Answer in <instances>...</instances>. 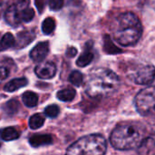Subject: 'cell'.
<instances>
[{"instance_id":"cell-15","label":"cell","mask_w":155,"mask_h":155,"mask_svg":"<svg viewBox=\"0 0 155 155\" xmlns=\"http://www.w3.org/2000/svg\"><path fill=\"white\" fill-rule=\"evenodd\" d=\"M22 100L25 106L32 108V107L36 106V104L38 103V96L35 93L28 91V92L24 93V94L22 96Z\"/></svg>"},{"instance_id":"cell-8","label":"cell","mask_w":155,"mask_h":155,"mask_svg":"<svg viewBox=\"0 0 155 155\" xmlns=\"http://www.w3.org/2000/svg\"><path fill=\"white\" fill-rule=\"evenodd\" d=\"M35 73L41 79H51L56 74V66L53 62H45L35 67Z\"/></svg>"},{"instance_id":"cell-13","label":"cell","mask_w":155,"mask_h":155,"mask_svg":"<svg viewBox=\"0 0 155 155\" xmlns=\"http://www.w3.org/2000/svg\"><path fill=\"white\" fill-rule=\"evenodd\" d=\"M28 84L27 82V79L25 78V77H22V78H15L13 80H11L10 82H8L5 87H4V90L6 91V92H9V93H12V92H15L24 86H25L26 84Z\"/></svg>"},{"instance_id":"cell-19","label":"cell","mask_w":155,"mask_h":155,"mask_svg":"<svg viewBox=\"0 0 155 155\" xmlns=\"http://www.w3.org/2000/svg\"><path fill=\"white\" fill-rule=\"evenodd\" d=\"M44 124H45V118L40 114H34L29 120V127L33 130L42 127Z\"/></svg>"},{"instance_id":"cell-10","label":"cell","mask_w":155,"mask_h":155,"mask_svg":"<svg viewBox=\"0 0 155 155\" xmlns=\"http://www.w3.org/2000/svg\"><path fill=\"white\" fill-rule=\"evenodd\" d=\"M35 38V32L34 30H25L17 34L15 48L21 49L28 45Z\"/></svg>"},{"instance_id":"cell-2","label":"cell","mask_w":155,"mask_h":155,"mask_svg":"<svg viewBox=\"0 0 155 155\" xmlns=\"http://www.w3.org/2000/svg\"><path fill=\"white\" fill-rule=\"evenodd\" d=\"M113 36L115 41L124 45H135L143 35V25L136 15L132 12L121 14L113 25Z\"/></svg>"},{"instance_id":"cell-4","label":"cell","mask_w":155,"mask_h":155,"mask_svg":"<svg viewBox=\"0 0 155 155\" xmlns=\"http://www.w3.org/2000/svg\"><path fill=\"white\" fill-rule=\"evenodd\" d=\"M107 143L101 134H89L74 142L65 155H105Z\"/></svg>"},{"instance_id":"cell-3","label":"cell","mask_w":155,"mask_h":155,"mask_svg":"<svg viewBox=\"0 0 155 155\" xmlns=\"http://www.w3.org/2000/svg\"><path fill=\"white\" fill-rule=\"evenodd\" d=\"M144 138L145 131L143 126L135 123H123L113 130L110 142L116 150L128 151L141 146Z\"/></svg>"},{"instance_id":"cell-11","label":"cell","mask_w":155,"mask_h":155,"mask_svg":"<svg viewBox=\"0 0 155 155\" xmlns=\"http://www.w3.org/2000/svg\"><path fill=\"white\" fill-rule=\"evenodd\" d=\"M92 48V44L91 43H87L85 45V49L84 52L79 56V58L76 61V64L80 67H85L88 64H90L92 63V61L94 60V54L91 50Z\"/></svg>"},{"instance_id":"cell-1","label":"cell","mask_w":155,"mask_h":155,"mask_svg":"<svg viewBox=\"0 0 155 155\" xmlns=\"http://www.w3.org/2000/svg\"><path fill=\"white\" fill-rule=\"evenodd\" d=\"M120 79L115 73L107 68H95L88 75L85 92L92 98L106 97L117 91Z\"/></svg>"},{"instance_id":"cell-27","label":"cell","mask_w":155,"mask_h":155,"mask_svg":"<svg viewBox=\"0 0 155 155\" xmlns=\"http://www.w3.org/2000/svg\"><path fill=\"white\" fill-rule=\"evenodd\" d=\"M1 9H2V3L0 1V14H1Z\"/></svg>"},{"instance_id":"cell-24","label":"cell","mask_w":155,"mask_h":155,"mask_svg":"<svg viewBox=\"0 0 155 155\" xmlns=\"http://www.w3.org/2000/svg\"><path fill=\"white\" fill-rule=\"evenodd\" d=\"M49 7L53 11L60 10L64 5V0H49Z\"/></svg>"},{"instance_id":"cell-7","label":"cell","mask_w":155,"mask_h":155,"mask_svg":"<svg viewBox=\"0 0 155 155\" xmlns=\"http://www.w3.org/2000/svg\"><path fill=\"white\" fill-rule=\"evenodd\" d=\"M129 77L137 84H150L155 79V67L153 64L141 65L130 73Z\"/></svg>"},{"instance_id":"cell-29","label":"cell","mask_w":155,"mask_h":155,"mask_svg":"<svg viewBox=\"0 0 155 155\" xmlns=\"http://www.w3.org/2000/svg\"><path fill=\"white\" fill-rule=\"evenodd\" d=\"M154 113H155V112H154Z\"/></svg>"},{"instance_id":"cell-28","label":"cell","mask_w":155,"mask_h":155,"mask_svg":"<svg viewBox=\"0 0 155 155\" xmlns=\"http://www.w3.org/2000/svg\"><path fill=\"white\" fill-rule=\"evenodd\" d=\"M152 2H153V3H155V0H151Z\"/></svg>"},{"instance_id":"cell-9","label":"cell","mask_w":155,"mask_h":155,"mask_svg":"<svg viewBox=\"0 0 155 155\" xmlns=\"http://www.w3.org/2000/svg\"><path fill=\"white\" fill-rule=\"evenodd\" d=\"M49 53L48 42L38 43L30 52V58L34 62H42Z\"/></svg>"},{"instance_id":"cell-26","label":"cell","mask_w":155,"mask_h":155,"mask_svg":"<svg viewBox=\"0 0 155 155\" xmlns=\"http://www.w3.org/2000/svg\"><path fill=\"white\" fill-rule=\"evenodd\" d=\"M35 5L39 11V13H41L44 10V6L45 5V0H35Z\"/></svg>"},{"instance_id":"cell-17","label":"cell","mask_w":155,"mask_h":155,"mask_svg":"<svg viewBox=\"0 0 155 155\" xmlns=\"http://www.w3.org/2000/svg\"><path fill=\"white\" fill-rule=\"evenodd\" d=\"M20 136L18 131L14 128V127H7L5 129H4L1 133V138L4 141H13V140H16L18 139Z\"/></svg>"},{"instance_id":"cell-20","label":"cell","mask_w":155,"mask_h":155,"mask_svg":"<svg viewBox=\"0 0 155 155\" xmlns=\"http://www.w3.org/2000/svg\"><path fill=\"white\" fill-rule=\"evenodd\" d=\"M69 82L75 86H80L84 82L83 74L79 71H73L69 75Z\"/></svg>"},{"instance_id":"cell-25","label":"cell","mask_w":155,"mask_h":155,"mask_svg":"<svg viewBox=\"0 0 155 155\" xmlns=\"http://www.w3.org/2000/svg\"><path fill=\"white\" fill-rule=\"evenodd\" d=\"M76 54H77V49H76L75 47L70 46V47H68L67 50H66V55H67L68 57H70V58L74 57V56L76 55Z\"/></svg>"},{"instance_id":"cell-16","label":"cell","mask_w":155,"mask_h":155,"mask_svg":"<svg viewBox=\"0 0 155 155\" xmlns=\"http://www.w3.org/2000/svg\"><path fill=\"white\" fill-rule=\"evenodd\" d=\"M75 94H76V92H75L74 89H73V88H65V89L60 90L57 93L56 96L62 102H71L75 97Z\"/></svg>"},{"instance_id":"cell-12","label":"cell","mask_w":155,"mask_h":155,"mask_svg":"<svg viewBox=\"0 0 155 155\" xmlns=\"http://www.w3.org/2000/svg\"><path fill=\"white\" fill-rule=\"evenodd\" d=\"M53 142L52 136L49 134H35L29 139V143L33 147H40L51 144Z\"/></svg>"},{"instance_id":"cell-6","label":"cell","mask_w":155,"mask_h":155,"mask_svg":"<svg viewBox=\"0 0 155 155\" xmlns=\"http://www.w3.org/2000/svg\"><path fill=\"white\" fill-rule=\"evenodd\" d=\"M134 104L137 112L143 116H149L155 112V86H149L140 91Z\"/></svg>"},{"instance_id":"cell-14","label":"cell","mask_w":155,"mask_h":155,"mask_svg":"<svg viewBox=\"0 0 155 155\" xmlns=\"http://www.w3.org/2000/svg\"><path fill=\"white\" fill-rule=\"evenodd\" d=\"M15 39L11 33H6L0 40V52L5 51L11 47H15Z\"/></svg>"},{"instance_id":"cell-18","label":"cell","mask_w":155,"mask_h":155,"mask_svg":"<svg viewBox=\"0 0 155 155\" xmlns=\"http://www.w3.org/2000/svg\"><path fill=\"white\" fill-rule=\"evenodd\" d=\"M55 28V21L52 17H47L43 21L42 31L45 35H50L54 32Z\"/></svg>"},{"instance_id":"cell-21","label":"cell","mask_w":155,"mask_h":155,"mask_svg":"<svg viewBox=\"0 0 155 155\" xmlns=\"http://www.w3.org/2000/svg\"><path fill=\"white\" fill-rule=\"evenodd\" d=\"M19 109V103L16 100H10L4 105V110L9 114H15Z\"/></svg>"},{"instance_id":"cell-22","label":"cell","mask_w":155,"mask_h":155,"mask_svg":"<svg viewBox=\"0 0 155 155\" xmlns=\"http://www.w3.org/2000/svg\"><path fill=\"white\" fill-rule=\"evenodd\" d=\"M8 61L9 59H5L0 63V82L4 81L9 75L10 69L7 64Z\"/></svg>"},{"instance_id":"cell-5","label":"cell","mask_w":155,"mask_h":155,"mask_svg":"<svg viewBox=\"0 0 155 155\" xmlns=\"http://www.w3.org/2000/svg\"><path fill=\"white\" fill-rule=\"evenodd\" d=\"M30 0H14L6 9L5 19L8 25L17 26L21 23L30 22L35 16V10L29 7Z\"/></svg>"},{"instance_id":"cell-23","label":"cell","mask_w":155,"mask_h":155,"mask_svg":"<svg viewBox=\"0 0 155 155\" xmlns=\"http://www.w3.org/2000/svg\"><path fill=\"white\" fill-rule=\"evenodd\" d=\"M59 112H60V109L57 105L55 104H52V105H49L47 106L45 109V114L46 116L50 117V118H55L58 114H59Z\"/></svg>"}]
</instances>
